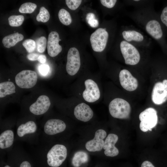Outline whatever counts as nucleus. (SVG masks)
I'll return each mask as SVG.
<instances>
[{"label": "nucleus", "instance_id": "obj_12", "mask_svg": "<svg viewBox=\"0 0 167 167\" xmlns=\"http://www.w3.org/2000/svg\"><path fill=\"white\" fill-rule=\"evenodd\" d=\"M152 100L155 104L160 105L167 101V79L156 83L153 87Z\"/></svg>", "mask_w": 167, "mask_h": 167}, {"label": "nucleus", "instance_id": "obj_27", "mask_svg": "<svg viewBox=\"0 0 167 167\" xmlns=\"http://www.w3.org/2000/svg\"><path fill=\"white\" fill-rule=\"evenodd\" d=\"M49 18L50 14L48 11L44 6L41 7L39 12L36 17L37 21L45 23L49 20Z\"/></svg>", "mask_w": 167, "mask_h": 167}, {"label": "nucleus", "instance_id": "obj_31", "mask_svg": "<svg viewBox=\"0 0 167 167\" xmlns=\"http://www.w3.org/2000/svg\"><path fill=\"white\" fill-rule=\"evenodd\" d=\"M86 19L88 24L92 27L96 28L99 24L98 20L95 18V15L92 13H88L86 15Z\"/></svg>", "mask_w": 167, "mask_h": 167}, {"label": "nucleus", "instance_id": "obj_22", "mask_svg": "<svg viewBox=\"0 0 167 167\" xmlns=\"http://www.w3.org/2000/svg\"><path fill=\"white\" fill-rule=\"evenodd\" d=\"M15 86L12 82L8 81L0 83V97L3 98L15 93Z\"/></svg>", "mask_w": 167, "mask_h": 167}, {"label": "nucleus", "instance_id": "obj_20", "mask_svg": "<svg viewBox=\"0 0 167 167\" xmlns=\"http://www.w3.org/2000/svg\"><path fill=\"white\" fill-rule=\"evenodd\" d=\"M24 38L22 34L17 32L4 37L2 40V43L5 47L9 48L22 40Z\"/></svg>", "mask_w": 167, "mask_h": 167}, {"label": "nucleus", "instance_id": "obj_28", "mask_svg": "<svg viewBox=\"0 0 167 167\" xmlns=\"http://www.w3.org/2000/svg\"><path fill=\"white\" fill-rule=\"evenodd\" d=\"M47 40L44 36L38 38L36 41L38 51L40 53H43L45 50L47 45Z\"/></svg>", "mask_w": 167, "mask_h": 167}, {"label": "nucleus", "instance_id": "obj_7", "mask_svg": "<svg viewBox=\"0 0 167 167\" xmlns=\"http://www.w3.org/2000/svg\"><path fill=\"white\" fill-rule=\"evenodd\" d=\"M0 128V153H7L14 146V128L11 125H1Z\"/></svg>", "mask_w": 167, "mask_h": 167}, {"label": "nucleus", "instance_id": "obj_14", "mask_svg": "<svg viewBox=\"0 0 167 167\" xmlns=\"http://www.w3.org/2000/svg\"><path fill=\"white\" fill-rule=\"evenodd\" d=\"M119 77L121 86L126 90L133 91L137 88L138 81L128 70H122L119 72Z\"/></svg>", "mask_w": 167, "mask_h": 167}, {"label": "nucleus", "instance_id": "obj_3", "mask_svg": "<svg viewBox=\"0 0 167 167\" xmlns=\"http://www.w3.org/2000/svg\"><path fill=\"white\" fill-rule=\"evenodd\" d=\"M121 34L123 40L126 41L144 49H151V39L133 26H126Z\"/></svg>", "mask_w": 167, "mask_h": 167}, {"label": "nucleus", "instance_id": "obj_36", "mask_svg": "<svg viewBox=\"0 0 167 167\" xmlns=\"http://www.w3.org/2000/svg\"><path fill=\"white\" fill-rule=\"evenodd\" d=\"M39 54L36 53H30L27 56L28 59L32 61L37 60Z\"/></svg>", "mask_w": 167, "mask_h": 167}, {"label": "nucleus", "instance_id": "obj_26", "mask_svg": "<svg viewBox=\"0 0 167 167\" xmlns=\"http://www.w3.org/2000/svg\"><path fill=\"white\" fill-rule=\"evenodd\" d=\"M128 5L132 6L136 9L140 8L147 6L153 2L152 0H132L126 1Z\"/></svg>", "mask_w": 167, "mask_h": 167}, {"label": "nucleus", "instance_id": "obj_29", "mask_svg": "<svg viewBox=\"0 0 167 167\" xmlns=\"http://www.w3.org/2000/svg\"><path fill=\"white\" fill-rule=\"evenodd\" d=\"M22 45L26 50L29 53L33 52L36 48V42L31 39H27L23 42Z\"/></svg>", "mask_w": 167, "mask_h": 167}, {"label": "nucleus", "instance_id": "obj_10", "mask_svg": "<svg viewBox=\"0 0 167 167\" xmlns=\"http://www.w3.org/2000/svg\"><path fill=\"white\" fill-rule=\"evenodd\" d=\"M37 78V75L35 71L24 70L17 74L15 79L16 84L20 88H29L36 84Z\"/></svg>", "mask_w": 167, "mask_h": 167}, {"label": "nucleus", "instance_id": "obj_23", "mask_svg": "<svg viewBox=\"0 0 167 167\" xmlns=\"http://www.w3.org/2000/svg\"><path fill=\"white\" fill-rule=\"evenodd\" d=\"M60 21L65 25H68L72 22V19L69 13L64 9H61L58 13Z\"/></svg>", "mask_w": 167, "mask_h": 167}, {"label": "nucleus", "instance_id": "obj_15", "mask_svg": "<svg viewBox=\"0 0 167 167\" xmlns=\"http://www.w3.org/2000/svg\"><path fill=\"white\" fill-rule=\"evenodd\" d=\"M51 105L49 98L46 95H41L36 101L29 108L30 112L35 115H40L46 113Z\"/></svg>", "mask_w": 167, "mask_h": 167}, {"label": "nucleus", "instance_id": "obj_8", "mask_svg": "<svg viewBox=\"0 0 167 167\" xmlns=\"http://www.w3.org/2000/svg\"><path fill=\"white\" fill-rule=\"evenodd\" d=\"M139 119L140 121L139 127L141 131L146 132L151 131L157 123L156 111L152 108H148L140 113Z\"/></svg>", "mask_w": 167, "mask_h": 167}, {"label": "nucleus", "instance_id": "obj_4", "mask_svg": "<svg viewBox=\"0 0 167 167\" xmlns=\"http://www.w3.org/2000/svg\"><path fill=\"white\" fill-rule=\"evenodd\" d=\"M119 49L125 64L131 66L139 64L141 60L142 52L148 50L138 47L123 39L119 43Z\"/></svg>", "mask_w": 167, "mask_h": 167}, {"label": "nucleus", "instance_id": "obj_5", "mask_svg": "<svg viewBox=\"0 0 167 167\" xmlns=\"http://www.w3.org/2000/svg\"><path fill=\"white\" fill-rule=\"evenodd\" d=\"M66 125L63 120L57 118H50L45 121L41 129L40 138L53 140L54 137L63 133L66 129Z\"/></svg>", "mask_w": 167, "mask_h": 167}, {"label": "nucleus", "instance_id": "obj_2", "mask_svg": "<svg viewBox=\"0 0 167 167\" xmlns=\"http://www.w3.org/2000/svg\"><path fill=\"white\" fill-rule=\"evenodd\" d=\"M16 126L15 142H25L32 145L39 143L41 129L34 121L28 120L18 123Z\"/></svg>", "mask_w": 167, "mask_h": 167}, {"label": "nucleus", "instance_id": "obj_30", "mask_svg": "<svg viewBox=\"0 0 167 167\" xmlns=\"http://www.w3.org/2000/svg\"><path fill=\"white\" fill-rule=\"evenodd\" d=\"M20 147L19 146H18L19 154L21 160V162L19 165V167H32L31 164L29 161L24 159L27 152L24 149L22 151V160H21L20 152Z\"/></svg>", "mask_w": 167, "mask_h": 167}, {"label": "nucleus", "instance_id": "obj_32", "mask_svg": "<svg viewBox=\"0 0 167 167\" xmlns=\"http://www.w3.org/2000/svg\"><path fill=\"white\" fill-rule=\"evenodd\" d=\"M81 0H66V4L68 7L72 10L76 9L80 5Z\"/></svg>", "mask_w": 167, "mask_h": 167}, {"label": "nucleus", "instance_id": "obj_24", "mask_svg": "<svg viewBox=\"0 0 167 167\" xmlns=\"http://www.w3.org/2000/svg\"><path fill=\"white\" fill-rule=\"evenodd\" d=\"M36 4L32 2H26L21 5L19 9V11L22 13H32L36 9Z\"/></svg>", "mask_w": 167, "mask_h": 167}, {"label": "nucleus", "instance_id": "obj_35", "mask_svg": "<svg viewBox=\"0 0 167 167\" xmlns=\"http://www.w3.org/2000/svg\"><path fill=\"white\" fill-rule=\"evenodd\" d=\"M49 66L45 64L41 65L39 67L38 70L40 73L42 75L45 76L47 75L49 71Z\"/></svg>", "mask_w": 167, "mask_h": 167}, {"label": "nucleus", "instance_id": "obj_6", "mask_svg": "<svg viewBox=\"0 0 167 167\" xmlns=\"http://www.w3.org/2000/svg\"><path fill=\"white\" fill-rule=\"evenodd\" d=\"M109 109L113 117L120 119L128 118L131 111L130 104L126 100L119 98H115L110 102Z\"/></svg>", "mask_w": 167, "mask_h": 167}, {"label": "nucleus", "instance_id": "obj_37", "mask_svg": "<svg viewBox=\"0 0 167 167\" xmlns=\"http://www.w3.org/2000/svg\"><path fill=\"white\" fill-rule=\"evenodd\" d=\"M141 167H155V166L150 161H145L143 162Z\"/></svg>", "mask_w": 167, "mask_h": 167}, {"label": "nucleus", "instance_id": "obj_34", "mask_svg": "<svg viewBox=\"0 0 167 167\" xmlns=\"http://www.w3.org/2000/svg\"><path fill=\"white\" fill-rule=\"evenodd\" d=\"M117 1L116 0H101V4L104 6L109 9L113 8L115 5Z\"/></svg>", "mask_w": 167, "mask_h": 167}, {"label": "nucleus", "instance_id": "obj_33", "mask_svg": "<svg viewBox=\"0 0 167 167\" xmlns=\"http://www.w3.org/2000/svg\"><path fill=\"white\" fill-rule=\"evenodd\" d=\"M159 17L161 23L167 28V6L163 9Z\"/></svg>", "mask_w": 167, "mask_h": 167}, {"label": "nucleus", "instance_id": "obj_18", "mask_svg": "<svg viewBox=\"0 0 167 167\" xmlns=\"http://www.w3.org/2000/svg\"><path fill=\"white\" fill-rule=\"evenodd\" d=\"M74 114L77 119L84 122L89 121L93 115L92 109L84 103H80L75 107Z\"/></svg>", "mask_w": 167, "mask_h": 167}, {"label": "nucleus", "instance_id": "obj_39", "mask_svg": "<svg viewBox=\"0 0 167 167\" xmlns=\"http://www.w3.org/2000/svg\"><path fill=\"white\" fill-rule=\"evenodd\" d=\"M3 167H11L9 165H7L4 166Z\"/></svg>", "mask_w": 167, "mask_h": 167}, {"label": "nucleus", "instance_id": "obj_13", "mask_svg": "<svg viewBox=\"0 0 167 167\" xmlns=\"http://www.w3.org/2000/svg\"><path fill=\"white\" fill-rule=\"evenodd\" d=\"M85 89L83 93V97L86 101L92 103L98 100L100 96V92L97 84L91 79L84 82Z\"/></svg>", "mask_w": 167, "mask_h": 167}, {"label": "nucleus", "instance_id": "obj_25", "mask_svg": "<svg viewBox=\"0 0 167 167\" xmlns=\"http://www.w3.org/2000/svg\"><path fill=\"white\" fill-rule=\"evenodd\" d=\"M24 19V17L22 15H12L8 19L9 24L12 27H18L21 25Z\"/></svg>", "mask_w": 167, "mask_h": 167}, {"label": "nucleus", "instance_id": "obj_19", "mask_svg": "<svg viewBox=\"0 0 167 167\" xmlns=\"http://www.w3.org/2000/svg\"><path fill=\"white\" fill-rule=\"evenodd\" d=\"M118 136L114 134H109L106 138L103 147L105 155L108 156L114 157L118 155L119 151L115 145L118 140Z\"/></svg>", "mask_w": 167, "mask_h": 167}, {"label": "nucleus", "instance_id": "obj_9", "mask_svg": "<svg viewBox=\"0 0 167 167\" xmlns=\"http://www.w3.org/2000/svg\"><path fill=\"white\" fill-rule=\"evenodd\" d=\"M109 34L106 28H99L91 35L90 41L92 49L101 52L105 49L109 39Z\"/></svg>", "mask_w": 167, "mask_h": 167}, {"label": "nucleus", "instance_id": "obj_17", "mask_svg": "<svg viewBox=\"0 0 167 167\" xmlns=\"http://www.w3.org/2000/svg\"><path fill=\"white\" fill-rule=\"evenodd\" d=\"M61 40L57 32L52 31L49 34L47 48L48 53L50 57H55L61 52L62 48L59 44V42Z\"/></svg>", "mask_w": 167, "mask_h": 167}, {"label": "nucleus", "instance_id": "obj_38", "mask_svg": "<svg viewBox=\"0 0 167 167\" xmlns=\"http://www.w3.org/2000/svg\"><path fill=\"white\" fill-rule=\"evenodd\" d=\"M46 56L43 54L40 55L37 61L40 63H44L46 61Z\"/></svg>", "mask_w": 167, "mask_h": 167}, {"label": "nucleus", "instance_id": "obj_16", "mask_svg": "<svg viewBox=\"0 0 167 167\" xmlns=\"http://www.w3.org/2000/svg\"><path fill=\"white\" fill-rule=\"evenodd\" d=\"M107 135L106 131L101 129L96 131L94 138L88 141L85 144L87 150L91 152L101 151L103 148L104 141V139Z\"/></svg>", "mask_w": 167, "mask_h": 167}, {"label": "nucleus", "instance_id": "obj_1", "mask_svg": "<svg viewBox=\"0 0 167 167\" xmlns=\"http://www.w3.org/2000/svg\"><path fill=\"white\" fill-rule=\"evenodd\" d=\"M153 2L145 6L135 9L128 13V16L143 29L163 48L167 49L159 16L153 9Z\"/></svg>", "mask_w": 167, "mask_h": 167}, {"label": "nucleus", "instance_id": "obj_21", "mask_svg": "<svg viewBox=\"0 0 167 167\" xmlns=\"http://www.w3.org/2000/svg\"><path fill=\"white\" fill-rule=\"evenodd\" d=\"M88 154L85 152L80 151L76 152L72 159L71 163L74 167H79L87 163L88 161Z\"/></svg>", "mask_w": 167, "mask_h": 167}, {"label": "nucleus", "instance_id": "obj_11", "mask_svg": "<svg viewBox=\"0 0 167 167\" xmlns=\"http://www.w3.org/2000/svg\"><path fill=\"white\" fill-rule=\"evenodd\" d=\"M81 64L80 54L76 48L72 47L69 50L67 55L66 70L68 74L73 76L79 70Z\"/></svg>", "mask_w": 167, "mask_h": 167}]
</instances>
